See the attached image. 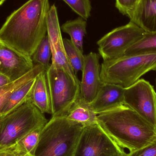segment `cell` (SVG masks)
<instances>
[{
    "label": "cell",
    "mask_w": 156,
    "mask_h": 156,
    "mask_svg": "<svg viewBox=\"0 0 156 156\" xmlns=\"http://www.w3.org/2000/svg\"><path fill=\"white\" fill-rule=\"evenodd\" d=\"M49 0H29L12 13L0 29V41L32 57L47 33Z\"/></svg>",
    "instance_id": "6da1fadb"
},
{
    "label": "cell",
    "mask_w": 156,
    "mask_h": 156,
    "mask_svg": "<svg viewBox=\"0 0 156 156\" xmlns=\"http://www.w3.org/2000/svg\"><path fill=\"white\" fill-rule=\"evenodd\" d=\"M97 122L110 137L129 153L144 148L156 140V128L125 104L97 115Z\"/></svg>",
    "instance_id": "7a4b0ae2"
},
{
    "label": "cell",
    "mask_w": 156,
    "mask_h": 156,
    "mask_svg": "<svg viewBox=\"0 0 156 156\" xmlns=\"http://www.w3.org/2000/svg\"><path fill=\"white\" fill-rule=\"evenodd\" d=\"M83 126L66 116L52 117L41 131L35 156H73Z\"/></svg>",
    "instance_id": "3957f363"
},
{
    "label": "cell",
    "mask_w": 156,
    "mask_h": 156,
    "mask_svg": "<svg viewBox=\"0 0 156 156\" xmlns=\"http://www.w3.org/2000/svg\"><path fill=\"white\" fill-rule=\"evenodd\" d=\"M151 70L156 71V52L103 60L100 76L102 83L117 84L126 88Z\"/></svg>",
    "instance_id": "277c9868"
},
{
    "label": "cell",
    "mask_w": 156,
    "mask_h": 156,
    "mask_svg": "<svg viewBox=\"0 0 156 156\" xmlns=\"http://www.w3.org/2000/svg\"><path fill=\"white\" fill-rule=\"evenodd\" d=\"M42 113L29 101L0 117V148L17 144L31 132L48 122Z\"/></svg>",
    "instance_id": "5b68a950"
},
{
    "label": "cell",
    "mask_w": 156,
    "mask_h": 156,
    "mask_svg": "<svg viewBox=\"0 0 156 156\" xmlns=\"http://www.w3.org/2000/svg\"><path fill=\"white\" fill-rule=\"evenodd\" d=\"M45 71L51 99L52 117H66L80 97V85L62 68L51 64Z\"/></svg>",
    "instance_id": "8992f818"
},
{
    "label": "cell",
    "mask_w": 156,
    "mask_h": 156,
    "mask_svg": "<svg viewBox=\"0 0 156 156\" xmlns=\"http://www.w3.org/2000/svg\"><path fill=\"white\" fill-rule=\"evenodd\" d=\"M126 154L96 123L83 126L73 156H125Z\"/></svg>",
    "instance_id": "52a82bcc"
},
{
    "label": "cell",
    "mask_w": 156,
    "mask_h": 156,
    "mask_svg": "<svg viewBox=\"0 0 156 156\" xmlns=\"http://www.w3.org/2000/svg\"><path fill=\"white\" fill-rule=\"evenodd\" d=\"M145 32L131 22L115 28L97 42L99 55L103 60L123 56L127 49L140 40Z\"/></svg>",
    "instance_id": "ba28073f"
},
{
    "label": "cell",
    "mask_w": 156,
    "mask_h": 156,
    "mask_svg": "<svg viewBox=\"0 0 156 156\" xmlns=\"http://www.w3.org/2000/svg\"><path fill=\"white\" fill-rule=\"evenodd\" d=\"M124 104L156 128V92L147 81L139 79L125 88Z\"/></svg>",
    "instance_id": "9c48e42d"
},
{
    "label": "cell",
    "mask_w": 156,
    "mask_h": 156,
    "mask_svg": "<svg viewBox=\"0 0 156 156\" xmlns=\"http://www.w3.org/2000/svg\"><path fill=\"white\" fill-rule=\"evenodd\" d=\"M47 35L52 52V65L64 69L78 84L80 82L75 75L69 63L61 34L57 8L55 4L50 6L47 18Z\"/></svg>",
    "instance_id": "30bf717a"
},
{
    "label": "cell",
    "mask_w": 156,
    "mask_h": 156,
    "mask_svg": "<svg viewBox=\"0 0 156 156\" xmlns=\"http://www.w3.org/2000/svg\"><path fill=\"white\" fill-rule=\"evenodd\" d=\"M34 66L31 58L20 54L0 41V74L13 81L27 74Z\"/></svg>",
    "instance_id": "8fae6325"
},
{
    "label": "cell",
    "mask_w": 156,
    "mask_h": 156,
    "mask_svg": "<svg viewBox=\"0 0 156 156\" xmlns=\"http://www.w3.org/2000/svg\"><path fill=\"white\" fill-rule=\"evenodd\" d=\"M100 56L99 54L93 52L84 56L80 96L86 102H91L94 99L102 83Z\"/></svg>",
    "instance_id": "7c38bea8"
},
{
    "label": "cell",
    "mask_w": 156,
    "mask_h": 156,
    "mask_svg": "<svg viewBox=\"0 0 156 156\" xmlns=\"http://www.w3.org/2000/svg\"><path fill=\"white\" fill-rule=\"evenodd\" d=\"M124 89L117 84L102 83L97 95L89 103L91 108L98 115L124 104Z\"/></svg>",
    "instance_id": "4fadbf2b"
},
{
    "label": "cell",
    "mask_w": 156,
    "mask_h": 156,
    "mask_svg": "<svg viewBox=\"0 0 156 156\" xmlns=\"http://www.w3.org/2000/svg\"><path fill=\"white\" fill-rule=\"evenodd\" d=\"M129 18L146 32H156V0H141Z\"/></svg>",
    "instance_id": "5bb4252c"
},
{
    "label": "cell",
    "mask_w": 156,
    "mask_h": 156,
    "mask_svg": "<svg viewBox=\"0 0 156 156\" xmlns=\"http://www.w3.org/2000/svg\"><path fill=\"white\" fill-rule=\"evenodd\" d=\"M29 101L42 113L52 114L51 99L45 71L36 78Z\"/></svg>",
    "instance_id": "9a60e30c"
},
{
    "label": "cell",
    "mask_w": 156,
    "mask_h": 156,
    "mask_svg": "<svg viewBox=\"0 0 156 156\" xmlns=\"http://www.w3.org/2000/svg\"><path fill=\"white\" fill-rule=\"evenodd\" d=\"M67 119L84 126L98 123L97 115L94 112L89 103L80 96L72 105Z\"/></svg>",
    "instance_id": "2e32d148"
},
{
    "label": "cell",
    "mask_w": 156,
    "mask_h": 156,
    "mask_svg": "<svg viewBox=\"0 0 156 156\" xmlns=\"http://www.w3.org/2000/svg\"><path fill=\"white\" fill-rule=\"evenodd\" d=\"M35 80L36 78L31 80L13 92L1 109L0 117L6 115L29 101Z\"/></svg>",
    "instance_id": "e0dca14e"
},
{
    "label": "cell",
    "mask_w": 156,
    "mask_h": 156,
    "mask_svg": "<svg viewBox=\"0 0 156 156\" xmlns=\"http://www.w3.org/2000/svg\"><path fill=\"white\" fill-rule=\"evenodd\" d=\"M46 69L40 65H35L34 68L18 80L0 87V112L7 99L14 91L31 80L35 79Z\"/></svg>",
    "instance_id": "ac0fdd59"
},
{
    "label": "cell",
    "mask_w": 156,
    "mask_h": 156,
    "mask_svg": "<svg viewBox=\"0 0 156 156\" xmlns=\"http://www.w3.org/2000/svg\"><path fill=\"white\" fill-rule=\"evenodd\" d=\"M86 20L79 16L75 20H69L62 25L61 29L70 36L73 44L83 52V37L86 34Z\"/></svg>",
    "instance_id": "d6986e66"
},
{
    "label": "cell",
    "mask_w": 156,
    "mask_h": 156,
    "mask_svg": "<svg viewBox=\"0 0 156 156\" xmlns=\"http://www.w3.org/2000/svg\"><path fill=\"white\" fill-rule=\"evenodd\" d=\"M156 52V32H145L143 37L131 46L124 56Z\"/></svg>",
    "instance_id": "ffe728a7"
},
{
    "label": "cell",
    "mask_w": 156,
    "mask_h": 156,
    "mask_svg": "<svg viewBox=\"0 0 156 156\" xmlns=\"http://www.w3.org/2000/svg\"><path fill=\"white\" fill-rule=\"evenodd\" d=\"M64 46L67 57L75 75L82 71L84 64V56L80 49L77 47L70 39L63 38Z\"/></svg>",
    "instance_id": "44dd1931"
},
{
    "label": "cell",
    "mask_w": 156,
    "mask_h": 156,
    "mask_svg": "<svg viewBox=\"0 0 156 156\" xmlns=\"http://www.w3.org/2000/svg\"><path fill=\"white\" fill-rule=\"evenodd\" d=\"M52 56L51 47L47 35L38 45L31 58L35 65H40L45 68L46 70L50 66L49 61Z\"/></svg>",
    "instance_id": "7402d4cb"
},
{
    "label": "cell",
    "mask_w": 156,
    "mask_h": 156,
    "mask_svg": "<svg viewBox=\"0 0 156 156\" xmlns=\"http://www.w3.org/2000/svg\"><path fill=\"white\" fill-rule=\"evenodd\" d=\"M73 12L85 20L90 16L92 6L90 0H62Z\"/></svg>",
    "instance_id": "603a6c76"
},
{
    "label": "cell",
    "mask_w": 156,
    "mask_h": 156,
    "mask_svg": "<svg viewBox=\"0 0 156 156\" xmlns=\"http://www.w3.org/2000/svg\"><path fill=\"white\" fill-rule=\"evenodd\" d=\"M43 128H38L33 131L19 142L26 152L32 156H35V153L40 140L41 131Z\"/></svg>",
    "instance_id": "cb8c5ba5"
},
{
    "label": "cell",
    "mask_w": 156,
    "mask_h": 156,
    "mask_svg": "<svg viewBox=\"0 0 156 156\" xmlns=\"http://www.w3.org/2000/svg\"><path fill=\"white\" fill-rule=\"evenodd\" d=\"M141 0H115V7L123 15L130 18Z\"/></svg>",
    "instance_id": "d4e9b609"
},
{
    "label": "cell",
    "mask_w": 156,
    "mask_h": 156,
    "mask_svg": "<svg viewBox=\"0 0 156 156\" xmlns=\"http://www.w3.org/2000/svg\"><path fill=\"white\" fill-rule=\"evenodd\" d=\"M0 156H32L26 151L19 142L15 144L0 148Z\"/></svg>",
    "instance_id": "484cf974"
},
{
    "label": "cell",
    "mask_w": 156,
    "mask_h": 156,
    "mask_svg": "<svg viewBox=\"0 0 156 156\" xmlns=\"http://www.w3.org/2000/svg\"><path fill=\"white\" fill-rule=\"evenodd\" d=\"M125 156H156V140L152 144L144 148L127 153Z\"/></svg>",
    "instance_id": "4316f807"
},
{
    "label": "cell",
    "mask_w": 156,
    "mask_h": 156,
    "mask_svg": "<svg viewBox=\"0 0 156 156\" xmlns=\"http://www.w3.org/2000/svg\"><path fill=\"white\" fill-rule=\"evenodd\" d=\"M9 79L4 75L0 74V87L11 82Z\"/></svg>",
    "instance_id": "83f0119b"
},
{
    "label": "cell",
    "mask_w": 156,
    "mask_h": 156,
    "mask_svg": "<svg viewBox=\"0 0 156 156\" xmlns=\"http://www.w3.org/2000/svg\"><path fill=\"white\" fill-rule=\"evenodd\" d=\"M5 1V0H0V5H1L2 4V3H3Z\"/></svg>",
    "instance_id": "f1b7e54d"
},
{
    "label": "cell",
    "mask_w": 156,
    "mask_h": 156,
    "mask_svg": "<svg viewBox=\"0 0 156 156\" xmlns=\"http://www.w3.org/2000/svg\"><path fill=\"white\" fill-rule=\"evenodd\" d=\"M155 86H156V78L155 79Z\"/></svg>",
    "instance_id": "f546056e"
},
{
    "label": "cell",
    "mask_w": 156,
    "mask_h": 156,
    "mask_svg": "<svg viewBox=\"0 0 156 156\" xmlns=\"http://www.w3.org/2000/svg\"></svg>",
    "instance_id": "4dcf8cb0"
}]
</instances>
